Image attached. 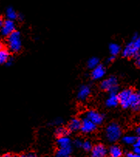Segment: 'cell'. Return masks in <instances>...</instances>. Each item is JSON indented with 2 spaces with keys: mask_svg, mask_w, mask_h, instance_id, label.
Segmentation results:
<instances>
[{
  "mask_svg": "<svg viewBox=\"0 0 140 157\" xmlns=\"http://www.w3.org/2000/svg\"><path fill=\"white\" fill-rule=\"evenodd\" d=\"M140 51V35L135 34L132 40L122 50V56L125 57H135Z\"/></svg>",
  "mask_w": 140,
  "mask_h": 157,
  "instance_id": "cell-1",
  "label": "cell"
},
{
  "mask_svg": "<svg viewBox=\"0 0 140 157\" xmlns=\"http://www.w3.org/2000/svg\"><path fill=\"white\" fill-rule=\"evenodd\" d=\"M121 136H122V129L117 123L112 122L106 127L105 137L108 142L115 143L120 139Z\"/></svg>",
  "mask_w": 140,
  "mask_h": 157,
  "instance_id": "cell-2",
  "label": "cell"
},
{
  "mask_svg": "<svg viewBox=\"0 0 140 157\" xmlns=\"http://www.w3.org/2000/svg\"><path fill=\"white\" fill-rule=\"evenodd\" d=\"M8 48L13 53H17L22 48V40L20 33L18 31H14L8 36L7 40Z\"/></svg>",
  "mask_w": 140,
  "mask_h": 157,
  "instance_id": "cell-3",
  "label": "cell"
},
{
  "mask_svg": "<svg viewBox=\"0 0 140 157\" xmlns=\"http://www.w3.org/2000/svg\"><path fill=\"white\" fill-rule=\"evenodd\" d=\"M101 88L104 91H108L110 94H118L119 86L118 79L115 76H110L105 78L101 83Z\"/></svg>",
  "mask_w": 140,
  "mask_h": 157,
  "instance_id": "cell-4",
  "label": "cell"
},
{
  "mask_svg": "<svg viewBox=\"0 0 140 157\" xmlns=\"http://www.w3.org/2000/svg\"><path fill=\"white\" fill-rule=\"evenodd\" d=\"M134 91L132 89L127 88V89H124L122 91L118 94L119 99V104L121 105L123 109H128L130 108V98L132 94H133Z\"/></svg>",
  "mask_w": 140,
  "mask_h": 157,
  "instance_id": "cell-5",
  "label": "cell"
},
{
  "mask_svg": "<svg viewBox=\"0 0 140 157\" xmlns=\"http://www.w3.org/2000/svg\"><path fill=\"white\" fill-rule=\"evenodd\" d=\"M85 117L91 120V121H93L94 123L96 124L97 125H101L104 121V116H103L102 114H101L98 111L94 110V109L87 111L85 112Z\"/></svg>",
  "mask_w": 140,
  "mask_h": 157,
  "instance_id": "cell-6",
  "label": "cell"
},
{
  "mask_svg": "<svg viewBox=\"0 0 140 157\" xmlns=\"http://www.w3.org/2000/svg\"><path fill=\"white\" fill-rule=\"evenodd\" d=\"M16 29V24L14 23V20H6L3 22L2 27L0 29L1 33L4 36H9L11 33H13Z\"/></svg>",
  "mask_w": 140,
  "mask_h": 157,
  "instance_id": "cell-7",
  "label": "cell"
},
{
  "mask_svg": "<svg viewBox=\"0 0 140 157\" xmlns=\"http://www.w3.org/2000/svg\"><path fill=\"white\" fill-rule=\"evenodd\" d=\"M97 128V125L94 123L93 121L87 118L86 117L82 118L81 120V132L85 133V134H88V133H91L93 132H95Z\"/></svg>",
  "mask_w": 140,
  "mask_h": 157,
  "instance_id": "cell-8",
  "label": "cell"
},
{
  "mask_svg": "<svg viewBox=\"0 0 140 157\" xmlns=\"http://www.w3.org/2000/svg\"><path fill=\"white\" fill-rule=\"evenodd\" d=\"M91 157H106L108 150L103 144H97L91 150Z\"/></svg>",
  "mask_w": 140,
  "mask_h": 157,
  "instance_id": "cell-9",
  "label": "cell"
},
{
  "mask_svg": "<svg viewBox=\"0 0 140 157\" xmlns=\"http://www.w3.org/2000/svg\"><path fill=\"white\" fill-rule=\"evenodd\" d=\"M90 94H91V88H90V86L84 84V85H81L79 88L78 94H77V98L81 101H86L89 98Z\"/></svg>",
  "mask_w": 140,
  "mask_h": 157,
  "instance_id": "cell-10",
  "label": "cell"
},
{
  "mask_svg": "<svg viewBox=\"0 0 140 157\" xmlns=\"http://www.w3.org/2000/svg\"><path fill=\"white\" fill-rule=\"evenodd\" d=\"M106 74V70L103 65L99 64L96 67L92 69L91 71V78L94 80H100L104 77Z\"/></svg>",
  "mask_w": 140,
  "mask_h": 157,
  "instance_id": "cell-11",
  "label": "cell"
},
{
  "mask_svg": "<svg viewBox=\"0 0 140 157\" xmlns=\"http://www.w3.org/2000/svg\"><path fill=\"white\" fill-rule=\"evenodd\" d=\"M67 128L71 132H76L79 131L81 128V120L78 118H73L69 121Z\"/></svg>",
  "mask_w": 140,
  "mask_h": 157,
  "instance_id": "cell-12",
  "label": "cell"
},
{
  "mask_svg": "<svg viewBox=\"0 0 140 157\" xmlns=\"http://www.w3.org/2000/svg\"><path fill=\"white\" fill-rule=\"evenodd\" d=\"M130 108L135 111L140 110V91L133 92L130 98Z\"/></svg>",
  "mask_w": 140,
  "mask_h": 157,
  "instance_id": "cell-13",
  "label": "cell"
},
{
  "mask_svg": "<svg viewBox=\"0 0 140 157\" xmlns=\"http://www.w3.org/2000/svg\"><path fill=\"white\" fill-rule=\"evenodd\" d=\"M119 104L118 94H110L109 97L105 101V105L108 108H115Z\"/></svg>",
  "mask_w": 140,
  "mask_h": 157,
  "instance_id": "cell-14",
  "label": "cell"
},
{
  "mask_svg": "<svg viewBox=\"0 0 140 157\" xmlns=\"http://www.w3.org/2000/svg\"><path fill=\"white\" fill-rule=\"evenodd\" d=\"M70 143H71V140L68 136H60V137H58L57 140V144L59 148L70 146Z\"/></svg>",
  "mask_w": 140,
  "mask_h": 157,
  "instance_id": "cell-15",
  "label": "cell"
},
{
  "mask_svg": "<svg viewBox=\"0 0 140 157\" xmlns=\"http://www.w3.org/2000/svg\"><path fill=\"white\" fill-rule=\"evenodd\" d=\"M108 154L110 157H121L122 155V149L117 145H113L110 146L108 149Z\"/></svg>",
  "mask_w": 140,
  "mask_h": 157,
  "instance_id": "cell-16",
  "label": "cell"
},
{
  "mask_svg": "<svg viewBox=\"0 0 140 157\" xmlns=\"http://www.w3.org/2000/svg\"><path fill=\"white\" fill-rule=\"evenodd\" d=\"M71 146H67V147L59 148L56 152V156L57 157H65L67 156L71 152Z\"/></svg>",
  "mask_w": 140,
  "mask_h": 157,
  "instance_id": "cell-17",
  "label": "cell"
},
{
  "mask_svg": "<svg viewBox=\"0 0 140 157\" xmlns=\"http://www.w3.org/2000/svg\"><path fill=\"white\" fill-rule=\"evenodd\" d=\"M108 50H109V53L112 56H117L118 54L121 52V47L118 44L115 43H112V44H109V47H108Z\"/></svg>",
  "mask_w": 140,
  "mask_h": 157,
  "instance_id": "cell-18",
  "label": "cell"
},
{
  "mask_svg": "<svg viewBox=\"0 0 140 157\" xmlns=\"http://www.w3.org/2000/svg\"><path fill=\"white\" fill-rule=\"evenodd\" d=\"M9 53L6 49H2L0 50V64L6 63L9 59Z\"/></svg>",
  "mask_w": 140,
  "mask_h": 157,
  "instance_id": "cell-19",
  "label": "cell"
},
{
  "mask_svg": "<svg viewBox=\"0 0 140 157\" xmlns=\"http://www.w3.org/2000/svg\"><path fill=\"white\" fill-rule=\"evenodd\" d=\"M19 14L13 7H9L6 10V16L9 20H15L18 18Z\"/></svg>",
  "mask_w": 140,
  "mask_h": 157,
  "instance_id": "cell-20",
  "label": "cell"
},
{
  "mask_svg": "<svg viewBox=\"0 0 140 157\" xmlns=\"http://www.w3.org/2000/svg\"><path fill=\"white\" fill-rule=\"evenodd\" d=\"M69 133H70V131H69L68 128L61 126V125H60L56 129V135L58 137H60V136H68Z\"/></svg>",
  "mask_w": 140,
  "mask_h": 157,
  "instance_id": "cell-21",
  "label": "cell"
},
{
  "mask_svg": "<svg viewBox=\"0 0 140 157\" xmlns=\"http://www.w3.org/2000/svg\"><path fill=\"white\" fill-rule=\"evenodd\" d=\"M138 138L135 136H125L122 137V142L127 145H134L136 143Z\"/></svg>",
  "mask_w": 140,
  "mask_h": 157,
  "instance_id": "cell-22",
  "label": "cell"
},
{
  "mask_svg": "<svg viewBox=\"0 0 140 157\" xmlns=\"http://www.w3.org/2000/svg\"><path fill=\"white\" fill-rule=\"evenodd\" d=\"M100 64V60L96 57H92L88 60V67L90 69H94Z\"/></svg>",
  "mask_w": 140,
  "mask_h": 157,
  "instance_id": "cell-23",
  "label": "cell"
},
{
  "mask_svg": "<svg viewBox=\"0 0 140 157\" xmlns=\"http://www.w3.org/2000/svg\"><path fill=\"white\" fill-rule=\"evenodd\" d=\"M82 148H83L85 151H91V149H92L93 146H92V144H91V142L88 141V140H86V141L83 142Z\"/></svg>",
  "mask_w": 140,
  "mask_h": 157,
  "instance_id": "cell-24",
  "label": "cell"
},
{
  "mask_svg": "<svg viewBox=\"0 0 140 157\" xmlns=\"http://www.w3.org/2000/svg\"><path fill=\"white\" fill-rule=\"evenodd\" d=\"M74 146L78 148L82 147V145H83V141H82L81 139H75L74 142Z\"/></svg>",
  "mask_w": 140,
  "mask_h": 157,
  "instance_id": "cell-25",
  "label": "cell"
},
{
  "mask_svg": "<svg viewBox=\"0 0 140 157\" xmlns=\"http://www.w3.org/2000/svg\"><path fill=\"white\" fill-rule=\"evenodd\" d=\"M19 157H37L36 155L33 152H25V153H22Z\"/></svg>",
  "mask_w": 140,
  "mask_h": 157,
  "instance_id": "cell-26",
  "label": "cell"
},
{
  "mask_svg": "<svg viewBox=\"0 0 140 157\" xmlns=\"http://www.w3.org/2000/svg\"><path fill=\"white\" fill-rule=\"evenodd\" d=\"M53 123L54 124V125H60L62 123H63V120L61 119V118H56V120H54V122Z\"/></svg>",
  "mask_w": 140,
  "mask_h": 157,
  "instance_id": "cell-27",
  "label": "cell"
},
{
  "mask_svg": "<svg viewBox=\"0 0 140 157\" xmlns=\"http://www.w3.org/2000/svg\"><path fill=\"white\" fill-rule=\"evenodd\" d=\"M126 157H140V155H138L135 152H129L126 155Z\"/></svg>",
  "mask_w": 140,
  "mask_h": 157,
  "instance_id": "cell-28",
  "label": "cell"
},
{
  "mask_svg": "<svg viewBox=\"0 0 140 157\" xmlns=\"http://www.w3.org/2000/svg\"><path fill=\"white\" fill-rule=\"evenodd\" d=\"M2 157H19L17 155H15L13 153H6L2 155Z\"/></svg>",
  "mask_w": 140,
  "mask_h": 157,
  "instance_id": "cell-29",
  "label": "cell"
},
{
  "mask_svg": "<svg viewBox=\"0 0 140 157\" xmlns=\"http://www.w3.org/2000/svg\"><path fill=\"white\" fill-rule=\"evenodd\" d=\"M134 152L138 155H140V147L138 146H134Z\"/></svg>",
  "mask_w": 140,
  "mask_h": 157,
  "instance_id": "cell-30",
  "label": "cell"
},
{
  "mask_svg": "<svg viewBox=\"0 0 140 157\" xmlns=\"http://www.w3.org/2000/svg\"><path fill=\"white\" fill-rule=\"evenodd\" d=\"M13 59L11 58V57H9V59L8 60H7V62L6 63L8 66H11L12 64H13Z\"/></svg>",
  "mask_w": 140,
  "mask_h": 157,
  "instance_id": "cell-31",
  "label": "cell"
},
{
  "mask_svg": "<svg viewBox=\"0 0 140 157\" xmlns=\"http://www.w3.org/2000/svg\"><path fill=\"white\" fill-rule=\"evenodd\" d=\"M115 56L111 55V57H108V63H110V62L113 61V60H115Z\"/></svg>",
  "mask_w": 140,
  "mask_h": 157,
  "instance_id": "cell-32",
  "label": "cell"
},
{
  "mask_svg": "<svg viewBox=\"0 0 140 157\" xmlns=\"http://www.w3.org/2000/svg\"><path fill=\"white\" fill-rule=\"evenodd\" d=\"M134 146H138V147H140V137L138 138L136 143L134 144Z\"/></svg>",
  "mask_w": 140,
  "mask_h": 157,
  "instance_id": "cell-33",
  "label": "cell"
},
{
  "mask_svg": "<svg viewBox=\"0 0 140 157\" xmlns=\"http://www.w3.org/2000/svg\"><path fill=\"white\" fill-rule=\"evenodd\" d=\"M135 132H136V134L140 137V125L136 128V129H135Z\"/></svg>",
  "mask_w": 140,
  "mask_h": 157,
  "instance_id": "cell-34",
  "label": "cell"
},
{
  "mask_svg": "<svg viewBox=\"0 0 140 157\" xmlns=\"http://www.w3.org/2000/svg\"><path fill=\"white\" fill-rule=\"evenodd\" d=\"M135 63H136V65L138 67H140V58H136V60H135Z\"/></svg>",
  "mask_w": 140,
  "mask_h": 157,
  "instance_id": "cell-35",
  "label": "cell"
},
{
  "mask_svg": "<svg viewBox=\"0 0 140 157\" xmlns=\"http://www.w3.org/2000/svg\"><path fill=\"white\" fill-rule=\"evenodd\" d=\"M3 20L2 19V17L0 16V29H1V27H2V24H3Z\"/></svg>",
  "mask_w": 140,
  "mask_h": 157,
  "instance_id": "cell-36",
  "label": "cell"
},
{
  "mask_svg": "<svg viewBox=\"0 0 140 157\" xmlns=\"http://www.w3.org/2000/svg\"><path fill=\"white\" fill-rule=\"evenodd\" d=\"M18 19H20V20H23V15L19 14V16H18Z\"/></svg>",
  "mask_w": 140,
  "mask_h": 157,
  "instance_id": "cell-37",
  "label": "cell"
},
{
  "mask_svg": "<svg viewBox=\"0 0 140 157\" xmlns=\"http://www.w3.org/2000/svg\"><path fill=\"white\" fill-rule=\"evenodd\" d=\"M3 49V45H2V44L1 42H0V50H2Z\"/></svg>",
  "mask_w": 140,
  "mask_h": 157,
  "instance_id": "cell-38",
  "label": "cell"
},
{
  "mask_svg": "<svg viewBox=\"0 0 140 157\" xmlns=\"http://www.w3.org/2000/svg\"><path fill=\"white\" fill-rule=\"evenodd\" d=\"M135 57H136V58H140V51L138 52V54H137V55L135 56Z\"/></svg>",
  "mask_w": 140,
  "mask_h": 157,
  "instance_id": "cell-39",
  "label": "cell"
},
{
  "mask_svg": "<svg viewBox=\"0 0 140 157\" xmlns=\"http://www.w3.org/2000/svg\"><path fill=\"white\" fill-rule=\"evenodd\" d=\"M65 157H70V155H67V156H65Z\"/></svg>",
  "mask_w": 140,
  "mask_h": 157,
  "instance_id": "cell-40",
  "label": "cell"
}]
</instances>
